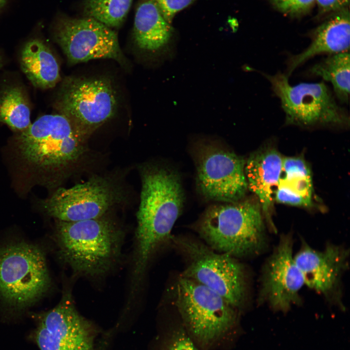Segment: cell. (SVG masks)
<instances>
[{
	"instance_id": "obj_8",
	"label": "cell",
	"mask_w": 350,
	"mask_h": 350,
	"mask_svg": "<svg viewBox=\"0 0 350 350\" xmlns=\"http://www.w3.org/2000/svg\"><path fill=\"white\" fill-rule=\"evenodd\" d=\"M280 99L286 122L302 126L347 125L349 117L338 105L324 82L301 83L292 86L285 74H264Z\"/></svg>"
},
{
	"instance_id": "obj_3",
	"label": "cell",
	"mask_w": 350,
	"mask_h": 350,
	"mask_svg": "<svg viewBox=\"0 0 350 350\" xmlns=\"http://www.w3.org/2000/svg\"><path fill=\"white\" fill-rule=\"evenodd\" d=\"M260 204L250 200L210 207L194 226L206 245L234 258L262 253L267 237Z\"/></svg>"
},
{
	"instance_id": "obj_16",
	"label": "cell",
	"mask_w": 350,
	"mask_h": 350,
	"mask_svg": "<svg viewBox=\"0 0 350 350\" xmlns=\"http://www.w3.org/2000/svg\"><path fill=\"white\" fill-rule=\"evenodd\" d=\"M282 160L278 151L267 148L253 153L245 165L248 189L257 195L265 219L274 231L271 211L274 189L280 178Z\"/></svg>"
},
{
	"instance_id": "obj_22",
	"label": "cell",
	"mask_w": 350,
	"mask_h": 350,
	"mask_svg": "<svg viewBox=\"0 0 350 350\" xmlns=\"http://www.w3.org/2000/svg\"><path fill=\"white\" fill-rule=\"evenodd\" d=\"M280 178L275 191L279 203L295 206L310 207L313 186L311 175L293 174Z\"/></svg>"
},
{
	"instance_id": "obj_21",
	"label": "cell",
	"mask_w": 350,
	"mask_h": 350,
	"mask_svg": "<svg viewBox=\"0 0 350 350\" xmlns=\"http://www.w3.org/2000/svg\"><path fill=\"white\" fill-rule=\"evenodd\" d=\"M0 122L20 132L31 124L29 106L20 87L10 86L0 91Z\"/></svg>"
},
{
	"instance_id": "obj_2",
	"label": "cell",
	"mask_w": 350,
	"mask_h": 350,
	"mask_svg": "<svg viewBox=\"0 0 350 350\" xmlns=\"http://www.w3.org/2000/svg\"><path fill=\"white\" fill-rule=\"evenodd\" d=\"M86 137L64 115H45L17 137L16 154L35 183L51 186L82 156Z\"/></svg>"
},
{
	"instance_id": "obj_7",
	"label": "cell",
	"mask_w": 350,
	"mask_h": 350,
	"mask_svg": "<svg viewBox=\"0 0 350 350\" xmlns=\"http://www.w3.org/2000/svg\"><path fill=\"white\" fill-rule=\"evenodd\" d=\"M50 285L41 248L25 242L0 246V296L8 306L24 310L41 298Z\"/></svg>"
},
{
	"instance_id": "obj_27",
	"label": "cell",
	"mask_w": 350,
	"mask_h": 350,
	"mask_svg": "<svg viewBox=\"0 0 350 350\" xmlns=\"http://www.w3.org/2000/svg\"><path fill=\"white\" fill-rule=\"evenodd\" d=\"M282 172L284 175L299 174L311 175L307 164L299 157H287L283 158Z\"/></svg>"
},
{
	"instance_id": "obj_4",
	"label": "cell",
	"mask_w": 350,
	"mask_h": 350,
	"mask_svg": "<svg viewBox=\"0 0 350 350\" xmlns=\"http://www.w3.org/2000/svg\"><path fill=\"white\" fill-rule=\"evenodd\" d=\"M55 233L62 260L84 275L105 273L121 253L122 233L105 215L76 222L56 220Z\"/></svg>"
},
{
	"instance_id": "obj_14",
	"label": "cell",
	"mask_w": 350,
	"mask_h": 350,
	"mask_svg": "<svg viewBox=\"0 0 350 350\" xmlns=\"http://www.w3.org/2000/svg\"><path fill=\"white\" fill-rule=\"evenodd\" d=\"M55 37L70 64L101 58L123 60L116 33L92 18L63 19Z\"/></svg>"
},
{
	"instance_id": "obj_20",
	"label": "cell",
	"mask_w": 350,
	"mask_h": 350,
	"mask_svg": "<svg viewBox=\"0 0 350 350\" xmlns=\"http://www.w3.org/2000/svg\"><path fill=\"white\" fill-rule=\"evenodd\" d=\"M310 74L331 83L335 94L342 103L349 102L350 93V53L349 52L332 55L315 64Z\"/></svg>"
},
{
	"instance_id": "obj_9",
	"label": "cell",
	"mask_w": 350,
	"mask_h": 350,
	"mask_svg": "<svg viewBox=\"0 0 350 350\" xmlns=\"http://www.w3.org/2000/svg\"><path fill=\"white\" fill-rule=\"evenodd\" d=\"M117 102L109 80L70 78L64 81L57 106L60 114L88 136L114 115Z\"/></svg>"
},
{
	"instance_id": "obj_6",
	"label": "cell",
	"mask_w": 350,
	"mask_h": 350,
	"mask_svg": "<svg viewBox=\"0 0 350 350\" xmlns=\"http://www.w3.org/2000/svg\"><path fill=\"white\" fill-rule=\"evenodd\" d=\"M173 298L186 330L203 346L222 338L237 323V309L214 291L192 280L180 276Z\"/></svg>"
},
{
	"instance_id": "obj_15",
	"label": "cell",
	"mask_w": 350,
	"mask_h": 350,
	"mask_svg": "<svg viewBox=\"0 0 350 350\" xmlns=\"http://www.w3.org/2000/svg\"><path fill=\"white\" fill-rule=\"evenodd\" d=\"M348 255L346 249L340 245L329 244L322 250H318L302 241L294 256L304 285L342 309V279L348 268Z\"/></svg>"
},
{
	"instance_id": "obj_10",
	"label": "cell",
	"mask_w": 350,
	"mask_h": 350,
	"mask_svg": "<svg viewBox=\"0 0 350 350\" xmlns=\"http://www.w3.org/2000/svg\"><path fill=\"white\" fill-rule=\"evenodd\" d=\"M34 316L31 338L39 350H95V330L78 312L70 294L63 295L52 309Z\"/></svg>"
},
{
	"instance_id": "obj_5",
	"label": "cell",
	"mask_w": 350,
	"mask_h": 350,
	"mask_svg": "<svg viewBox=\"0 0 350 350\" xmlns=\"http://www.w3.org/2000/svg\"><path fill=\"white\" fill-rule=\"evenodd\" d=\"M171 241L186 261L181 276L212 290L237 310L244 307L246 276L245 268L236 258L190 237L172 236Z\"/></svg>"
},
{
	"instance_id": "obj_26",
	"label": "cell",
	"mask_w": 350,
	"mask_h": 350,
	"mask_svg": "<svg viewBox=\"0 0 350 350\" xmlns=\"http://www.w3.org/2000/svg\"><path fill=\"white\" fill-rule=\"evenodd\" d=\"M164 19L171 23L175 15L196 0H153Z\"/></svg>"
},
{
	"instance_id": "obj_11",
	"label": "cell",
	"mask_w": 350,
	"mask_h": 350,
	"mask_svg": "<svg viewBox=\"0 0 350 350\" xmlns=\"http://www.w3.org/2000/svg\"><path fill=\"white\" fill-rule=\"evenodd\" d=\"M120 198V191L111 181L96 176L69 188L58 189L40 206L57 220L76 222L105 216Z\"/></svg>"
},
{
	"instance_id": "obj_13",
	"label": "cell",
	"mask_w": 350,
	"mask_h": 350,
	"mask_svg": "<svg viewBox=\"0 0 350 350\" xmlns=\"http://www.w3.org/2000/svg\"><path fill=\"white\" fill-rule=\"evenodd\" d=\"M293 247L292 235H282L262 269L258 303H267L275 311L286 313L301 303L299 291L304 282Z\"/></svg>"
},
{
	"instance_id": "obj_25",
	"label": "cell",
	"mask_w": 350,
	"mask_h": 350,
	"mask_svg": "<svg viewBox=\"0 0 350 350\" xmlns=\"http://www.w3.org/2000/svg\"><path fill=\"white\" fill-rule=\"evenodd\" d=\"M163 350H198L187 331L178 328L170 334Z\"/></svg>"
},
{
	"instance_id": "obj_12",
	"label": "cell",
	"mask_w": 350,
	"mask_h": 350,
	"mask_svg": "<svg viewBox=\"0 0 350 350\" xmlns=\"http://www.w3.org/2000/svg\"><path fill=\"white\" fill-rule=\"evenodd\" d=\"M196 160L197 186L206 197L232 203L244 196L248 187L242 158L209 145L201 147Z\"/></svg>"
},
{
	"instance_id": "obj_28",
	"label": "cell",
	"mask_w": 350,
	"mask_h": 350,
	"mask_svg": "<svg viewBox=\"0 0 350 350\" xmlns=\"http://www.w3.org/2000/svg\"><path fill=\"white\" fill-rule=\"evenodd\" d=\"M315 3L319 13L325 14L348 7L350 0H315Z\"/></svg>"
},
{
	"instance_id": "obj_30",
	"label": "cell",
	"mask_w": 350,
	"mask_h": 350,
	"mask_svg": "<svg viewBox=\"0 0 350 350\" xmlns=\"http://www.w3.org/2000/svg\"><path fill=\"white\" fill-rule=\"evenodd\" d=\"M2 0H0V4L1 3V2H2Z\"/></svg>"
},
{
	"instance_id": "obj_1",
	"label": "cell",
	"mask_w": 350,
	"mask_h": 350,
	"mask_svg": "<svg viewBox=\"0 0 350 350\" xmlns=\"http://www.w3.org/2000/svg\"><path fill=\"white\" fill-rule=\"evenodd\" d=\"M141 179L133 275L135 283L140 282L156 249L171 241V231L182 212L185 198L180 176L171 168L147 167L142 171Z\"/></svg>"
},
{
	"instance_id": "obj_23",
	"label": "cell",
	"mask_w": 350,
	"mask_h": 350,
	"mask_svg": "<svg viewBox=\"0 0 350 350\" xmlns=\"http://www.w3.org/2000/svg\"><path fill=\"white\" fill-rule=\"evenodd\" d=\"M133 0H87L85 11L89 17L109 27L122 23Z\"/></svg>"
},
{
	"instance_id": "obj_17",
	"label": "cell",
	"mask_w": 350,
	"mask_h": 350,
	"mask_svg": "<svg viewBox=\"0 0 350 350\" xmlns=\"http://www.w3.org/2000/svg\"><path fill=\"white\" fill-rule=\"evenodd\" d=\"M350 39V12L346 7L334 12L315 30L306 49L289 58L285 75L288 77L298 66L317 55L349 52Z\"/></svg>"
},
{
	"instance_id": "obj_24",
	"label": "cell",
	"mask_w": 350,
	"mask_h": 350,
	"mask_svg": "<svg viewBox=\"0 0 350 350\" xmlns=\"http://www.w3.org/2000/svg\"><path fill=\"white\" fill-rule=\"evenodd\" d=\"M279 11L290 15H297L310 10L315 0H269Z\"/></svg>"
},
{
	"instance_id": "obj_18",
	"label": "cell",
	"mask_w": 350,
	"mask_h": 350,
	"mask_svg": "<svg viewBox=\"0 0 350 350\" xmlns=\"http://www.w3.org/2000/svg\"><path fill=\"white\" fill-rule=\"evenodd\" d=\"M172 28L163 18L153 0H144L138 6L135 16L134 37L141 49L154 52L170 40Z\"/></svg>"
},
{
	"instance_id": "obj_19",
	"label": "cell",
	"mask_w": 350,
	"mask_h": 350,
	"mask_svg": "<svg viewBox=\"0 0 350 350\" xmlns=\"http://www.w3.org/2000/svg\"><path fill=\"white\" fill-rule=\"evenodd\" d=\"M20 64L23 71L36 87L52 88L60 79L55 58L49 48L39 40H32L24 46Z\"/></svg>"
},
{
	"instance_id": "obj_29",
	"label": "cell",
	"mask_w": 350,
	"mask_h": 350,
	"mask_svg": "<svg viewBox=\"0 0 350 350\" xmlns=\"http://www.w3.org/2000/svg\"><path fill=\"white\" fill-rule=\"evenodd\" d=\"M2 66V62H1V58L0 57V68Z\"/></svg>"
}]
</instances>
